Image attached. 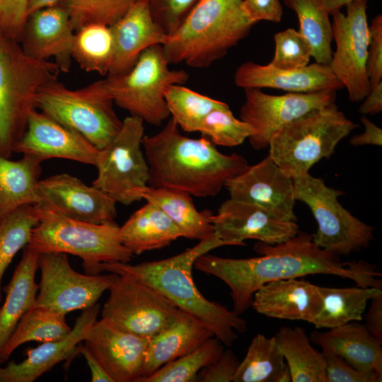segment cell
<instances>
[{"label": "cell", "instance_id": "33", "mask_svg": "<svg viewBox=\"0 0 382 382\" xmlns=\"http://www.w3.org/2000/svg\"><path fill=\"white\" fill-rule=\"evenodd\" d=\"M322 307L312 324L318 328L331 329L352 321H361L368 301L381 289L374 287L332 288L318 286Z\"/></svg>", "mask_w": 382, "mask_h": 382}, {"label": "cell", "instance_id": "41", "mask_svg": "<svg viewBox=\"0 0 382 382\" xmlns=\"http://www.w3.org/2000/svg\"><path fill=\"white\" fill-rule=\"evenodd\" d=\"M137 0H62L74 31L91 23L111 25Z\"/></svg>", "mask_w": 382, "mask_h": 382}, {"label": "cell", "instance_id": "28", "mask_svg": "<svg viewBox=\"0 0 382 382\" xmlns=\"http://www.w3.org/2000/svg\"><path fill=\"white\" fill-rule=\"evenodd\" d=\"M39 253L28 245L15 268L9 283L4 288L6 299L0 308V352L22 316L35 303L38 284L35 274Z\"/></svg>", "mask_w": 382, "mask_h": 382}, {"label": "cell", "instance_id": "16", "mask_svg": "<svg viewBox=\"0 0 382 382\" xmlns=\"http://www.w3.org/2000/svg\"><path fill=\"white\" fill-rule=\"evenodd\" d=\"M234 200L257 204L275 217L296 221L293 179L267 155L225 185Z\"/></svg>", "mask_w": 382, "mask_h": 382}, {"label": "cell", "instance_id": "34", "mask_svg": "<svg viewBox=\"0 0 382 382\" xmlns=\"http://www.w3.org/2000/svg\"><path fill=\"white\" fill-rule=\"evenodd\" d=\"M65 316L45 307L33 306L21 318L0 352V364L6 361L23 344L64 338L71 331Z\"/></svg>", "mask_w": 382, "mask_h": 382}, {"label": "cell", "instance_id": "11", "mask_svg": "<svg viewBox=\"0 0 382 382\" xmlns=\"http://www.w3.org/2000/svg\"><path fill=\"white\" fill-rule=\"evenodd\" d=\"M144 121L133 115L122 120L115 138L99 150L97 177L92 183L125 205L141 200L137 191L148 185L149 169L142 146Z\"/></svg>", "mask_w": 382, "mask_h": 382}, {"label": "cell", "instance_id": "56", "mask_svg": "<svg viewBox=\"0 0 382 382\" xmlns=\"http://www.w3.org/2000/svg\"><path fill=\"white\" fill-rule=\"evenodd\" d=\"M291 374L287 364L286 365L284 371L280 375L279 382H291Z\"/></svg>", "mask_w": 382, "mask_h": 382}, {"label": "cell", "instance_id": "15", "mask_svg": "<svg viewBox=\"0 0 382 382\" xmlns=\"http://www.w3.org/2000/svg\"><path fill=\"white\" fill-rule=\"evenodd\" d=\"M244 92L240 119L252 128L248 139L255 150L268 147L273 135L288 123L313 109L335 103L336 99L335 91L275 96L250 88Z\"/></svg>", "mask_w": 382, "mask_h": 382}, {"label": "cell", "instance_id": "54", "mask_svg": "<svg viewBox=\"0 0 382 382\" xmlns=\"http://www.w3.org/2000/svg\"><path fill=\"white\" fill-rule=\"evenodd\" d=\"M62 0H28V17L33 13L45 8L55 6Z\"/></svg>", "mask_w": 382, "mask_h": 382}, {"label": "cell", "instance_id": "35", "mask_svg": "<svg viewBox=\"0 0 382 382\" xmlns=\"http://www.w3.org/2000/svg\"><path fill=\"white\" fill-rule=\"evenodd\" d=\"M299 22V32L308 40L316 62L329 64L332 57V23L322 0H284Z\"/></svg>", "mask_w": 382, "mask_h": 382}, {"label": "cell", "instance_id": "25", "mask_svg": "<svg viewBox=\"0 0 382 382\" xmlns=\"http://www.w3.org/2000/svg\"><path fill=\"white\" fill-rule=\"evenodd\" d=\"M251 306L269 318L312 323L322 307L318 286L296 278L263 284L253 296Z\"/></svg>", "mask_w": 382, "mask_h": 382}, {"label": "cell", "instance_id": "3", "mask_svg": "<svg viewBox=\"0 0 382 382\" xmlns=\"http://www.w3.org/2000/svg\"><path fill=\"white\" fill-rule=\"evenodd\" d=\"M230 244L215 233L199 241L195 246L172 256L137 265L129 262L102 263L103 271L127 275L157 290L180 310L203 322L224 345L230 347L238 335L248 330L247 321L233 311L206 299L198 290L192 277L195 260L202 255Z\"/></svg>", "mask_w": 382, "mask_h": 382}, {"label": "cell", "instance_id": "51", "mask_svg": "<svg viewBox=\"0 0 382 382\" xmlns=\"http://www.w3.org/2000/svg\"><path fill=\"white\" fill-rule=\"evenodd\" d=\"M360 121L364 126V131L353 136L349 140L350 145L353 146L365 145L381 146L382 145V129L365 115L360 118Z\"/></svg>", "mask_w": 382, "mask_h": 382}, {"label": "cell", "instance_id": "8", "mask_svg": "<svg viewBox=\"0 0 382 382\" xmlns=\"http://www.w3.org/2000/svg\"><path fill=\"white\" fill-rule=\"evenodd\" d=\"M113 103L103 79L76 90L56 80L40 90L36 109L78 132L100 150L110 143L122 125Z\"/></svg>", "mask_w": 382, "mask_h": 382}, {"label": "cell", "instance_id": "10", "mask_svg": "<svg viewBox=\"0 0 382 382\" xmlns=\"http://www.w3.org/2000/svg\"><path fill=\"white\" fill-rule=\"evenodd\" d=\"M294 181L296 201L306 204L318 224L313 241L319 248L337 255H349L369 246L374 227L355 217L342 206V190L328 187L324 180L309 173Z\"/></svg>", "mask_w": 382, "mask_h": 382}, {"label": "cell", "instance_id": "57", "mask_svg": "<svg viewBox=\"0 0 382 382\" xmlns=\"http://www.w3.org/2000/svg\"><path fill=\"white\" fill-rule=\"evenodd\" d=\"M0 4H1V0H0Z\"/></svg>", "mask_w": 382, "mask_h": 382}, {"label": "cell", "instance_id": "6", "mask_svg": "<svg viewBox=\"0 0 382 382\" xmlns=\"http://www.w3.org/2000/svg\"><path fill=\"white\" fill-rule=\"evenodd\" d=\"M34 206L38 222L28 245L37 253L78 256L88 274L102 272V263L132 260L134 255L121 243L115 222L95 224L69 218L42 204Z\"/></svg>", "mask_w": 382, "mask_h": 382}, {"label": "cell", "instance_id": "5", "mask_svg": "<svg viewBox=\"0 0 382 382\" xmlns=\"http://www.w3.org/2000/svg\"><path fill=\"white\" fill-rule=\"evenodd\" d=\"M53 61L28 56L20 42L0 32V154L11 158L23 135L36 98L45 85L58 80Z\"/></svg>", "mask_w": 382, "mask_h": 382}, {"label": "cell", "instance_id": "13", "mask_svg": "<svg viewBox=\"0 0 382 382\" xmlns=\"http://www.w3.org/2000/svg\"><path fill=\"white\" fill-rule=\"evenodd\" d=\"M368 0H354L346 6V13H332V40L336 48L329 66L348 93L352 102L362 101L371 90L367 74L369 25Z\"/></svg>", "mask_w": 382, "mask_h": 382}, {"label": "cell", "instance_id": "26", "mask_svg": "<svg viewBox=\"0 0 382 382\" xmlns=\"http://www.w3.org/2000/svg\"><path fill=\"white\" fill-rule=\"evenodd\" d=\"M310 340L323 352L335 354L357 371L376 372L382 377V347L359 321H352L328 331H314Z\"/></svg>", "mask_w": 382, "mask_h": 382}, {"label": "cell", "instance_id": "44", "mask_svg": "<svg viewBox=\"0 0 382 382\" xmlns=\"http://www.w3.org/2000/svg\"><path fill=\"white\" fill-rule=\"evenodd\" d=\"M200 1L146 0L154 19L168 35L176 31Z\"/></svg>", "mask_w": 382, "mask_h": 382}, {"label": "cell", "instance_id": "27", "mask_svg": "<svg viewBox=\"0 0 382 382\" xmlns=\"http://www.w3.org/2000/svg\"><path fill=\"white\" fill-rule=\"evenodd\" d=\"M212 337L214 333L203 322L181 311L170 325L149 340L139 379L192 352Z\"/></svg>", "mask_w": 382, "mask_h": 382}, {"label": "cell", "instance_id": "49", "mask_svg": "<svg viewBox=\"0 0 382 382\" xmlns=\"http://www.w3.org/2000/svg\"><path fill=\"white\" fill-rule=\"evenodd\" d=\"M243 8L255 23L260 21L280 22L283 7L279 0H243Z\"/></svg>", "mask_w": 382, "mask_h": 382}, {"label": "cell", "instance_id": "24", "mask_svg": "<svg viewBox=\"0 0 382 382\" xmlns=\"http://www.w3.org/2000/svg\"><path fill=\"white\" fill-rule=\"evenodd\" d=\"M100 309L98 303L83 309L71 331L64 338L42 342L30 349L27 357L22 361H11L6 366H0V382H33L56 364L79 352V345L97 320Z\"/></svg>", "mask_w": 382, "mask_h": 382}, {"label": "cell", "instance_id": "31", "mask_svg": "<svg viewBox=\"0 0 382 382\" xmlns=\"http://www.w3.org/2000/svg\"><path fill=\"white\" fill-rule=\"evenodd\" d=\"M42 163L28 155L12 161L0 154V219L23 206L40 202Z\"/></svg>", "mask_w": 382, "mask_h": 382}, {"label": "cell", "instance_id": "55", "mask_svg": "<svg viewBox=\"0 0 382 382\" xmlns=\"http://www.w3.org/2000/svg\"><path fill=\"white\" fill-rule=\"evenodd\" d=\"M353 1L354 0H322L330 15L335 11H340L343 6H346Z\"/></svg>", "mask_w": 382, "mask_h": 382}, {"label": "cell", "instance_id": "47", "mask_svg": "<svg viewBox=\"0 0 382 382\" xmlns=\"http://www.w3.org/2000/svg\"><path fill=\"white\" fill-rule=\"evenodd\" d=\"M369 43L367 57V74L371 88L382 79V15L378 14L369 25Z\"/></svg>", "mask_w": 382, "mask_h": 382}, {"label": "cell", "instance_id": "23", "mask_svg": "<svg viewBox=\"0 0 382 382\" xmlns=\"http://www.w3.org/2000/svg\"><path fill=\"white\" fill-rule=\"evenodd\" d=\"M110 27L113 38V58L107 76L127 73L144 50L152 45H163L168 38L154 19L146 0L136 1Z\"/></svg>", "mask_w": 382, "mask_h": 382}, {"label": "cell", "instance_id": "1", "mask_svg": "<svg viewBox=\"0 0 382 382\" xmlns=\"http://www.w3.org/2000/svg\"><path fill=\"white\" fill-rule=\"evenodd\" d=\"M254 250L260 255L236 259L200 255L194 267L223 281L230 289L233 311L241 315L252 304L255 292L275 280L325 274L354 281L357 286L381 289V274L375 267L360 260L342 262L339 255L328 252L313 241V234L299 231L286 241L268 245L257 242Z\"/></svg>", "mask_w": 382, "mask_h": 382}, {"label": "cell", "instance_id": "42", "mask_svg": "<svg viewBox=\"0 0 382 382\" xmlns=\"http://www.w3.org/2000/svg\"><path fill=\"white\" fill-rule=\"evenodd\" d=\"M198 132L214 145L228 147L241 144L253 134L250 126L237 119L228 105L207 114L201 122Z\"/></svg>", "mask_w": 382, "mask_h": 382}, {"label": "cell", "instance_id": "9", "mask_svg": "<svg viewBox=\"0 0 382 382\" xmlns=\"http://www.w3.org/2000/svg\"><path fill=\"white\" fill-rule=\"evenodd\" d=\"M161 45H152L140 54L132 69L103 79L114 103L144 122L159 126L170 116L165 99L172 85H183L189 78L182 69L169 68Z\"/></svg>", "mask_w": 382, "mask_h": 382}, {"label": "cell", "instance_id": "37", "mask_svg": "<svg viewBox=\"0 0 382 382\" xmlns=\"http://www.w3.org/2000/svg\"><path fill=\"white\" fill-rule=\"evenodd\" d=\"M286 363L274 337L256 335L233 376V382H279Z\"/></svg>", "mask_w": 382, "mask_h": 382}, {"label": "cell", "instance_id": "45", "mask_svg": "<svg viewBox=\"0 0 382 382\" xmlns=\"http://www.w3.org/2000/svg\"><path fill=\"white\" fill-rule=\"evenodd\" d=\"M325 359L327 382H381L382 377L376 372L357 371L340 356L323 352Z\"/></svg>", "mask_w": 382, "mask_h": 382}, {"label": "cell", "instance_id": "48", "mask_svg": "<svg viewBox=\"0 0 382 382\" xmlns=\"http://www.w3.org/2000/svg\"><path fill=\"white\" fill-rule=\"evenodd\" d=\"M239 360L230 349H224L221 356L198 373L199 382H229L239 365Z\"/></svg>", "mask_w": 382, "mask_h": 382}, {"label": "cell", "instance_id": "53", "mask_svg": "<svg viewBox=\"0 0 382 382\" xmlns=\"http://www.w3.org/2000/svg\"><path fill=\"white\" fill-rule=\"evenodd\" d=\"M359 107L362 115H374L382 111V81L371 88Z\"/></svg>", "mask_w": 382, "mask_h": 382}, {"label": "cell", "instance_id": "12", "mask_svg": "<svg viewBox=\"0 0 382 382\" xmlns=\"http://www.w3.org/2000/svg\"><path fill=\"white\" fill-rule=\"evenodd\" d=\"M101 318L137 336L151 339L170 325L182 311L150 285L115 274Z\"/></svg>", "mask_w": 382, "mask_h": 382}, {"label": "cell", "instance_id": "40", "mask_svg": "<svg viewBox=\"0 0 382 382\" xmlns=\"http://www.w3.org/2000/svg\"><path fill=\"white\" fill-rule=\"evenodd\" d=\"M37 222L34 205L23 206L0 219V303L4 274L16 253L28 244Z\"/></svg>", "mask_w": 382, "mask_h": 382}, {"label": "cell", "instance_id": "46", "mask_svg": "<svg viewBox=\"0 0 382 382\" xmlns=\"http://www.w3.org/2000/svg\"><path fill=\"white\" fill-rule=\"evenodd\" d=\"M28 0H1L0 32L18 42L28 18Z\"/></svg>", "mask_w": 382, "mask_h": 382}, {"label": "cell", "instance_id": "32", "mask_svg": "<svg viewBox=\"0 0 382 382\" xmlns=\"http://www.w3.org/2000/svg\"><path fill=\"white\" fill-rule=\"evenodd\" d=\"M274 337L289 368L292 382H327L325 356L311 345L303 328L283 326Z\"/></svg>", "mask_w": 382, "mask_h": 382}, {"label": "cell", "instance_id": "43", "mask_svg": "<svg viewBox=\"0 0 382 382\" xmlns=\"http://www.w3.org/2000/svg\"><path fill=\"white\" fill-rule=\"evenodd\" d=\"M275 50L270 63L282 69H296L307 66L312 57L308 40L293 28L277 33L274 36Z\"/></svg>", "mask_w": 382, "mask_h": 382}, {"label": "cell", "instance_id": "2", "mask_svg": "<svg viewBox=\"0 0 382 382\" xmlns=\"http://www.w3.org/2000/svg\"><path fill=\"white\" fill-rule=\"evenodd\" d=\"M142 147L149 169V186L197 197L216 196L248 166L243 156L221 153L205 137L183 135L172 117L158 133L144 136Z\"/></svg>", "mask_w": 382, "mask_h": 382}, {"label": "cell", "instance_id": "50", "mask_svg": "<svg viewBox=\"0 0 382 382\" xmlns=\"http://www.w3.org/2000/svg\"><path fill=\"white\" fill-rule=\"evenodd\" d=\"M370 300L371 306L365 315L364 325L369 332L382 345V291Z\"/></svg>", "mask_w": 382, "mask_h": 382}, {"label": "cell", "instance_id": "22", "mask_svg": "<svg viewBox=\"0 0 382 382\" xmlns=\"http://www.w3.org/2000/svg\"><path fill=\"white\" fill-rule=\"evenodd\" d=\"M234 83L245 88H274L290 93L337 91L344 88L328 64L313 63L290 69L246 62L234 74Z\"/></svg>", "mask_w": 382, "mask_h": 382}, {"label": "cell", "instance_id": "21", "mask_svg": "<svg viewBox=\"0 0 382 382\" xmlns=\"http://www.w3.org/2000/svg\"><path fill=\"white\" fill-rule=\"evenodd\" d=\"M74 31L69 12L59 4L30 14L20 43L28 56L42 61L53 59L61 72L66 73L73 59Z\"/></svg>", "mask_w": 382, "mask_h": 382}, {"label": "cell", "instance_id": "4", "mask_svg": "<svg viewBox=\"0 0 382 382\" xmlns=\"http://www.w3.org/2000/svg\"><path fill=\"white\" fill-rule=\"evenodd\" d=\"M255 24L243 0H201L162 47L169 64L206 68L223 58Z\"/></svg>", "mask_w": 382, "mask_h": 382}, {"label": "cell", "instance_id": "52", "mask_svg": "<svg viewBox=\"0 0 382 382\" xmlns=\"http://www.w3.org/2000/svg\"><path fill=\"white\" fill-rule=\"evenodd\" d=\"M78 352L85 358L91 373L92 382H114L88 348L81 343Z\"/></svg>", "mask_w": 382, "mask_h": 382}, {"label": "cell", "instance_id": "20", "mask_svg": "<svg viewBox=\"0 0 382 382\" xmlns=\"http://www.w3.org/2000/svg\"><path fill=\"white\" fill-rule=\"evenodd\" d=\"M83 341L114 382H137L141 376L149 339L122 330L101 318L91 325Z\"/></svg>", "mask_w": 382, "mask_h": 382}, {"label": "cell", "instance_id": "30", "mask_svg": "<svg viewBox=\"0 0 382 382\" xmlns=\"http://www.w3.org/2000/svg\"><path fill=\"white\" fill-rule=\"evenodd\" d=\"M137 195L141 199L161 209L178 227L183 238L201 241L214 234L212 222L213 213L207 209L198 211L190 195L149 185L139 189Z\"/></svg>", "mask_w": 382, "mask_h": 382}, {"label": "cell", "instance_id": "39", "mask_svg": "<svg viewBox=\"0 0 382 382\" xmlns=\"http://www.w3.org/2000/svg\"><path fill=\"white\" fill-rule=\"evenodd\" d=\"M224 345L215 337L206 340L196 349L180 357L138 382H195L198 373L215 361L224 351Z\"/></svg>", "mask_w": 382, "mask_h": 382}, {"label": "cell", "instance_id": "7", "mask_svg": "<svg viewBox=\"0 0 382 382\" xmlns=\"http://www.w3.org/2000/svg\"><path fill=\"white\" fill-rule=\"evenodd\" d=\"M359 125L335 103L310 110L279 129L272 137L269 156L291 178L308 173L330 158L338 143Z\"/></svg>", "mask_w": 382, "mask_h": 382}, {"label": "cell", "instance_id": "19", "mask_svg": "<svg viewBox=\"0 0 382 382\" xmlns=\"http://www.w3.org/2000/svg\"><path fill=\"white\" fill-rule=\"evenodd\" d=\"M13 153L33 156L43 162L63 158L95 166L99 149L78 132L35 109Z\"/></svg>", "mask_w": 382, "mask_h": 382}, {"label": "cell", "instance_id": "18", "mask_svg": "<svg viewBox=\"0 0 382 382\" xmlns=\"http://www.w3.org/2000/svg\"><path fill=\"white\" fill-rule=\"evenodd\" d=\"M40 202L74 219L95 224L114 223L117 202L108 194L67 173L40 180Z\"/></svg>", "mask_w": 382, "mask_h": 382}, {"label": "cell", "instance_id": "36", "mask_svg": "<svg viewBox=\"0 0 382 382\" xmlns=\"http://www.w3.org/2000/svg\"><path fill=\"white\" fill-rule=\"evenodd\" d=\"M71 54L85 71L108 75L113 58V38L110 25L91 23L76 30Z\"/></svg>", "mask_w": 382, "mask_h": 382}, {"label": "cell", "instance_id": "14", "mask_svg": "<svg viewBox=\"0 0 382 382\" xmlns=\"http://www.w3.org/2000/svg\"><path fill=\"white\" fill-rule=\"evenodd\" d=\"M37 266L40 280L33 306L48 308L64 316L97 303L115 277L114 273H79L71 266L68 255L63 253H40Z\"/></svg>", "mask_w": 382, "mask_h": 382}, {"label": "cell", "instance_id": "29", "mask_svg": "<svg viewBox=\"0 0 382 382\" xmlns=\"http://www.w3.org/2000/svg\"><path fill=\"white\" fill-rule=\"evenodd\" d=\"M119 233L123 245L137 255L166 247L183 237L182 232L173 221L150 202L134 212L120 226Z\"/></svg>", "mask_w": 382, "mask_h": 382}, {"label": "cell", "instance_id": "17", "mask_svg": "<svg viewBox=\"0 0 382 382\" xmlns=\"http://www.w3.org/2000/svg\"><path fill=\"white\" fill-rule=\"evenodd\" d=\"M212 222L215 233L230 245H245L247 239L279 244L299 231L296 221L281 220L257 204L231 198L220 205Z\"/></svg>", "mask_w": 382, "mask_h": 382}, {"label": "cell", "instance_id": "38", "mask_svg": "<svg viewBox=\"0 0 382 382\" xmlns=\"http://www.w3.org/2000/svg\"><path fill=\"white\" fill-rule=\"evenodd\" d=\"M165 99L171 117L179 128L187 132H198L204 117L227 103L202 95L180 84L170 86Z\"/></svg>", "mask_w": 382, "mask_h": 382}]
</instances>
